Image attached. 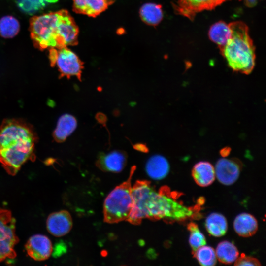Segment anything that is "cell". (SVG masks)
<instances>
[{
	"label": "cell",
	"mask_w": 266,
	"mask_h": 266,
	"mask_svg": "<svg viewBox=\"0 0 266 266\" xmlns=\"http://www.w3.org/2000/svg\"><path fill=\"white\" fill-rule=\"evenodd\" d=\"M135 169V166H132L127 180L116 186L105 199L104 222L115 223L128 218L133 205L131 180Z\"/></svg>",
	"instance_id": "obj_5"
},
{
	"label": "cell",
	"mask_w": 266,
	"mask_h": 266,
	"mask_svg": "<svg viewBox=\"0 0 266 266\" xmlns=\"http://www.w3.org/2000/svg\"><path fill=\"white\" fill-rule=\"evenodd\" d=\"M96 118L100 123L103 125L105 124L107 118L104 114L98 113L97 114Z\"/></svg>",
	"instance_id": "obj_28"
},
{
	"label": "cell",
	"mask_w": 266,
	"mask_h": 266,
	"mask_svg": "<svg viewBox=\"0 0 266 266\" xmlns=\"http://www.w3.org/2000/svg\"><path fill=\"white\" fill-rule=\"evenodd\" d=\"M192 175L196 183L201 187L210 185L215 178L213 166L206 161H200L195 165L192 169Z\"/></svg>",
	"instance_id": "obj_14"
},
{
	"label": "cell",
	"mask_w": 266,
	"mask_h": 266,
	"mask_svg": "<svg viewBox=\"0 0 266 266\" xmlns=\"http://www.w3.org/2000/svg\"><path fill=\"white\" fill-rule=\"evenodd\" d=\"M133 147L135 150L140 152H145V153L148 152V147L144 143H136L133 145Z\"/></svg>",
	"instance_id": "obj_27"
},
{
	"label": "cell",
	"mask_w": 266,
	"mask_h": 266,
	"mask_svg": "<svg viewBox=\"0 0 266 266\" xmlns=\"http://www.w3.org/2000/svg\"><path fill=\"white\" fill-rule=\"evenodd\" d=\"M48 232L53 235L60 237L68 233L72 227V220L69 213L62 210L50 214L46 221Z\"/></svg>",
	"instance_id": "obj_12"
},
{
	"label": "cell",
	"mask_w": 266,
	"mask_h": 266,
	"mask_svg": "<svg viewBox=\"0 0 266 266\" xmlns=\"http://www.w3.org/2000/svg\"><path fill=\"white\" fill-rule=\"evenodd\" d=\"M107 1H108L109 4L111 5L115 1V0H107Z\"/></svg>",
	"instance_id": "obj_31"
},
{
	"label": "cell",
	"mask_w": 266,
	"mask_h": 266,
	"mask_svg": "<svg viewBox=\"0 0 266 266\" xmlns=\"http://www.w3.org/2000/svg\"><path fill=\"white\" fill-rule=\"evenodd\" d=\"M205 226L208 232L215 237L224 235L228 228L226 218L217 213H212L206 218Z\"/></svg>",
	"instance_id": "obj_20"
},
{
	"label": "cell",
	"mask_w": 266,
	"mask_h": 266,
	"mask_svg": "<svg viewBox=\"0 0 266 266\" xmlns=\"http://www.w3.org/2000/svg\"><path fill=\"white\" fill-rule=\"evenodd\" d=\"M233 227L236 233L242 237H249L254 235L258 230V222L252 215L243 213L234 219Z\"/></svg>",
	"instance_id": "obj_17"
},
{
	"label": "cell",
	"mask_w": 266,
	"mask_h": 266,
	"mask_svg": "<svg viewBox=\"0 0 266 266\" xmlns=\"http://www.w3.org/2000/svg\"><path fill=\"white\" fill-rule=\"evenodd\" d=\"M19 8L28 14H33L45 9L57 0H14Z\"/></svg>",
	"instance_id": "obj_22"
},
{
	"label": "cell",
	"mask_w": 266,
	"mask_h": 266,
	"mask_svg": "<svg viewBox=\"0 0 266 266\" xmlns=\"http://www.w3.org/2000/svg\"><path fill=\"white\" fill-rule=\"evenodd\" d=\"M139 13L142 21L151 26H157L163 18L161 6L153 3H147L143 5Z\"/></svg>",
	"instance_id": "obj_19"
},
{
	"label": "cell",
	"mask_w": 266,
	"mask_h": 266,
	"mask_svg": "<svg viewBox=\"0 0 266 266\" xmlns=\"http://www.w3.org/2000/svg\"><path fill=\"white\" fill-rule=\"evenodd\" d=\"M25 248L29 256L38 261L48 259L53 251L51 240L42 234H35L30 237Z\"/></svg>",
	"instance_id": "obj_9"
},
{
	"label": "cell",
	"mask_w": 266,
	"mask_h": 266,
	"mask_svg": "<svg viewBox=\"0 0 266 266\" xmlns=\"http://www.w3.org/2000/svg\"><path fill=\"white\" fill-rule=\"evenodd\" d=\"M187 229L190 232L189 244L194 253L198 248L206 244L205 237L196 223L193 222L189 223Z\"/></svg>",
	"instance_id": "obj_25"
},
{
	"label": "cell",
	"mask_w": 266,
	"mask_h": 266,
	"mask_svg": "<svg viewBox=\"0 0 266 266\" xmlns=\"http://www.w3.org/2000/svg\"><path fill=\"white\" fill-rule=\"evenodd\" d=\"M231 35L220 50L228 66L233 71L249 74L255 65V48L249 34V28L242 21L228 24Z\"/></svg>",
	"instance_id": "obj_4"
},
{
	"label": "cell",
	"mask_w": 266,
	"mask_h": 266,
	"mask_svg": "<svg viewBox=\"0 0 266 266\" xmlns=\"http://www.w3.org/2000/svg\"><path fill=\"white\" fill-rule=\"evenodd\" d=\"M109 5L107 0H73L75 12L93 17L105 11Z\"/></svg>",
	"instance_id": "obj_13"
},
{
	"label": "cell",
	"mask_w": 266,
	"mask_h": 266,
	"mask_svg": "<svg viewBox=\"0 0 266 266\" xmlns=\"http://www.w3.org/2000/svg\"><path fill=\"white\" fill-rule=\"evenodd\" d=\"M241 166L236 160L221 158L216 163L215 167V175L223 184L230 185L238 179Z\"/></svg>",
	"instance_id": "obj_11"
},
{
	"label": "cell",
	"mask_w": 266,
	"mask_h": 266,
	"mask_svg": "<svg viewBox=\"0 0 266 266\" xmlns=\"http://www.w3.org/2000/svg\"><path fill=\"white\" fill-rule=\"evenodd\" d=\"M16 221L11 212L0 208V262L16 256L14 247L18 242Z\"/></svg>",
	"instance_id": "obj_7"
},
{
	"label": "cell",
	"mask_w": 266,
	"mask_h": 266,
	"mask_svg": "<svg viewBox=\"0 0 266 266\" xmlns=\"http://www.w3.org/2000/svg\"><path fill=\"white\" fill-rule=\"evenodd\" d=\"M246 1L248 3H251V4H253L254 2L255 1V0H246Z\"/></svg>",
	"instance_id": "obj_30"
},
{
	"label": "cell",
	"mask_w": 266,
	"mask_h": 266,
	"mask_svg": "<svg viewBox=\"0 0 266 266\" xmlns=\"http://www.w3.org/2000/svg\"><path fill=\"white\" fill-rule=\"evenodd\" d=\"M30 32L34 46L41 51L78 43V28L66 10L34 16L30 20Z\"/></svg>",
	"instance_id": "obj_3"
},
{
	"label": "cell",
	"mask_w": 266,
	"mask_h": 266,
	"mask_svg": "<svg viewBox=\"0 0 266 266\" xmlns=\"http://www.w3.org/2000/svg\"><path fill=\"white\" fill-rule=\"evenodd\" d=\"M127 154L125 151L114 150L107 154L100 153L96 161V166L104 171L121 172L125 167Z\"/></svg>",
	"instance_id": "obj_10"
},
{
	"label": "cell",
	"mask_w": 266,
	"mask_h": 266,
	"mask_svg": "<svg viewBox=\"0 0 266 266\" xmlns=\"http://www.w3.org/2000/svg\"><path fill=\"white\" fill-rule=\"evenodd\" d=\"M77 122L72 115L65 114L58 119L57 126L53 133L54 139L57 142L65 141L76 129Z\"/></svg>",
	"instance_id": "obj_15"
},
{
	"label": "cell",
	"mask_w": 266,
	"mask_h": 266,
	"mask_svg": "<svg viewBox=\"0 0 266 266\" xmlns=\"http://www.w3.org/2000/svg\"><path fill=\"white\" fill-rule=\"evenodd\" d=\"M235 266H261V264L258 260L255 258L247 256L242 254L240 257H238L235 261Z\"/></svg>",
	"instance_id": "obj_26"
},
{
	"label": "cell",
	"mask_w": 266,
	"mask_h": 266,
	"mask_svg": "<svg viewBox=\"0 0 266 266\" xmlns=\"http://www.w3.org/2000/svg\"><path fill=\"white\" fill-rule=\"evenodd\" d=\"M227 0H176L177 13L193 20L196 15L204 10H211Z\"/></svg>",
	"instance_id": "obj_8"
},
{
	"label": "cell",
	"mask_w": 266,
	"mask_h": 266,
	"mask_svg": "<svg viewBox=\"0 0 266 266\" xmlns=\"http://www.w3.org/2000/svg\"><path fill=\"white\" fill-rule=\"evenodd\" d=\"M215 253L219 262L225 264L234 262L239 256L237 248L232 243L228 241H223L219 243Z\"/></svg>",
	"instance_id": "obj_21"
},
{
	"label": "cell",
	"mask_w": 266,
	"mask_h": 266,
	"mask_svg": "<svg viewBox=\"0 0 266 266\" xmlns=\"http://www.w3.org/2000/svg\"><path fill=\"white\" fill-rule=\"evenodd\" d=\"M145 169L147 174L151 178L161 180L167 175L169 170V165L164 157L155 155L148 159Z\"/></svg>",
	"instance_id": "obj_16"
},
{
	"label": "cell",
	"mask_w": 266,
	"mask_h": 266,
	"mask_svg": "<svg viewBox=\"0 0 266 266\" xmlns=\"http://www.w3.org/2000/svg\"><path fill=\"white\" fill-rule=\"evenodd\" d=\"M37 141L33 128L25 121H3L0 126V163L9 174L15 175L25 162L34 159Z\"/></svg>",
	"instance_id": "obj_2"
},
{
	"label": "cell",
	"mask_w": 266,
	"mask_h": 266,
	"mask_svg": "<svg viewBox=\"0 0 266 266\" xmlns=\"http://www.w3.org/2000/svg\"><path fill=\"white\" fill-rule=\"evenodd\" d=\"M230 150H228V148L222 149V155H224L225 154V156L227 155L229 153Z\"/></svg>",
	"instance_id": "obj_29"
},
{
	"label": "cell",
	"mask_w": 266,
	"mask_h": 266,
	"mask_svg": "<svg viewBox=\"0 0 266 266\" xmlns=\"http://www.w3.org/2000/svg\"><path fill=\"white\" fill-rule=\"evenodd\" d=\"M20 30L19 21L11 16H5L0 19V35L5 38L15 36Z\"/></svg>",
	"instance_id": "obj_23"
},
{
	"label": "cell",
	"mask_w": 266,
	"mask_h": 266,
	"mask_svg": "<svg viewBox=\"0 0 266 266\" xmlns=\"http://www.w3.org/2000/svg\"><path fill=\"white\" fill-rule=\"evenodd\" d=\"M132 196L133 205L127 221L133 225L140 224L145 218L167 222L181 221L193 214L191 209L172 199L167 188L157 192L148 181H136L132 187Z\"/></svg>",
	"instance_id": "obj_1"
},
{
	"label": "cell",
	"mask_w": 266,
	"mask_h": 266,
	"mask_svg": "<svg viewBox=\"0 0 266 266\" xmlns=\"http://www.w3.org/2000/svg\"><path fill=\"white\" fill-rule=\"evenodd\" d=\"M193 254L202 266H212L216 263L217 257L215 251L210 246H201L198 248Z\"/></svg>",
	"instance_id": "obj_24"
},
{
	"label": "cell",
	"mask_w": 266,
	"mask_h": 266,
	"mask_svg": "<svg viewBox=\"0 0 266 266\" xmlns=\"http://www.w3.org/2000/svg\"><path fill=\"white\" fill-rule=\"evenodd\" d=\"M48 49L50 65L57 67L60 78L66 77L69 79L71 76H76L81 81L84 63L74 52L66 47Z\"/></svg>",
	"instance_id": "obj_6"
},
{
	"label": "cell",
	"mask_w": 266,
	"mask_h": 266,
	"mask_svg": "<svg viewBox=\"0 0 266 266\" xmlns=\"http://www.w3.org/2000/svg\"><path fill=\"white\" fill-rule=\"evenodd\" d=\"M230 35L228 24L223 21L213 24L208 31L209 38L218 46L220 50L225 45Z\"/></svg>",
	"instance_id": "obj_18"
}]
</instances>
